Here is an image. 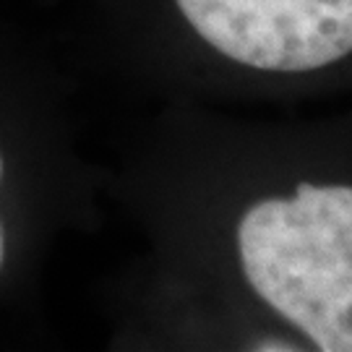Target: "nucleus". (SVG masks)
<instances>
[{
	"label": "nucleus",
	"mask_w": 352,
	"mask_h": 352,
	"mask_svg": "<svg viewBox=\"0 0 352 352\" xmlns=\"http://www.w3.org/2000/svg\"><path fill=\"white\" fill-rule=\"evenodd\" d=\"M240 272L311 350L352 352V183L298 180L235 227Z\"/></svg>",
	"instance_id": "1"
},
{
	"label": "nucleus",
	"mask_w": 352,
	"mask_h": 352,
	"mask_svg": "<svg viewBox=\"0 0 352 352\" xmlns=\"http://www.w3.org/2000/svg\"><path fill=\"white\" fill-rule=\"evenodd\" d=\"M222 58L264 74H316L352 58V0H175Z\"/></svg>",
	"instance_id": "2"
},
{
	"label": "nucleus",
	"mask_w": 352,
	"mask_h": 352,
	"mask_svg": "<svg viewBox=\"0 0 352 352\" xmlns=\"http://www.w3.org/2000/svg\"><path fill=\"white\" fill-rule=\"evenodd\" d=\"M3 253H6V245H3V227H0V266H3Z\"/></svg>",
	"instance_id": "3"
},
{
	"label": "nucleus",
	"mask_w": 352,
	"mask_h": 352,
	"mask_svg": "<svg viewBox=\"0 0 352 352\" xmlns=\"http://www.w3.org/2000/svg\"><path fill=\"white\" fill-rule=\"evenodd\" d=\"M0 175H3V160H0Z\"/></svg>",
	"instance_id": "4"
}]
</instances>
